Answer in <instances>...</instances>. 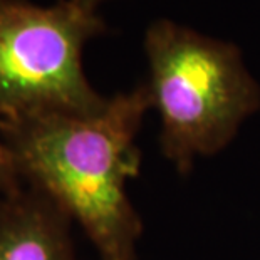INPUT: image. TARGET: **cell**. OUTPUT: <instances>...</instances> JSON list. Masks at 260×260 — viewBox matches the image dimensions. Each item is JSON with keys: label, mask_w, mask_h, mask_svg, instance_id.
I'll return each mask as SVG.
<instances>
[{"label": "cell", "mask_w": 260, "mask_h": 260, "mask_svg": "<svg viewBox=\"0 0 260 260\" xmlns=\"http://www.w3.org/2000/svg\"><path fill=\"white\" fill-rule=\"evenodd\" d=\"M24 186L25 185L19 175L14 154L5 143L2 129H0V197L15 193Z\"/></svg>", "instance_id": "obj_5"}, {"label": "cell", "mask_w": 260, "mask_h": 260, "mask_svg": "<svg viewBox=\"0 0 260 260\" xmlns=\"http://www.w3.org/2000/svg\"><path fill=\"white\" fill-rule=\"evenodd\" d=\"M146 82L109 98L96 114L0 121L25 186L84 230L101 260H138L143 223L128 197L141 168L136 136L151 109Z\"/></svg>", "instance_id": "obj_1"}, {"label": "cell", "mask_w": 260, "mask_h": 260, "mask_svg": "<svg viewBox=\"0 0 260 260\" xmlns=\"http://www.w3.org/2000/svg\"><path fill=\"white\" fill-rule=\"evenodd\" d=\"M71 220L29 186L0 197V260H77Z\"/></svg>", "instance_id": "obj_4"}, {"label": "cell", "mask_w": 260, "mask_h": 260, "mask_svg": "<svg viewBox=\"0 0 260 260\" xmlns=\"http://www.w3.org/2000/svg\"><path fill=\"white\" fill-rule=\"evenodd\" d=\"M77 5H81V7H84L87 10H94V12H98V5L103 4L104 0H73Z\"/></svg>", "instance_id": "obj_6"}, {"label": "cell", "mask_w": 260, "mask_h": 260, "mask_svg": "<svg viewBox=\"0 0 260 260\" xmlns=\"http://www.w3.org/2000/svg\"><path fill=\"white\" fill-rule=\"evenodd\" d=\"M104 32L98 12L73 0H0V121L103 111L109 98L87 81L82 51Z\"/></svg>", "instance_id": "obj_3"}, {"label": "cell", "mask_w": 260, "mask_h": 260, "mask_svg": "<svg viewBox=\"0 0 260 260\" xmlns=\"http://www.w3.org/2000/svg\"><path fill=\"white\" fill-rule=\"evenodd\" d=\"M145 52L161 153L178 173H188L198 158L222 151L258 111L260 86L235 44L168 19L148 27Z\"/></svg>", "instance_id": "obj_2"}]
</instances>
